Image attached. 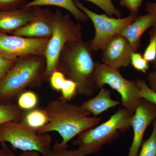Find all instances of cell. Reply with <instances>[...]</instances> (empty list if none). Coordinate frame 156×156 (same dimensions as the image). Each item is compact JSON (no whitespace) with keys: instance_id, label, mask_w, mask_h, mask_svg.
Instances as JSON below:
<instances>
[{"instance_id":"obj_1","label":"cell","mask_w":156,"mask_h":156,"mask_svg":"<svg viewBox=\"0 0 156 156\" xmlns=\"http://www.w3.org/2000/svg\"><path fill=\"white\" fill-rule=\"evenodd\" d=\"M49 118L48 124L37 130L39 134L56 131L62 138L63 145L83 131L98 125L101 119L90 116L91 113L80 105H73L61 98L51 100L44 109Z\"/></svg>"},{"instance_id":"obj_2","label":"cell","mask_w":156,"mask_h":156,"mask_svg":"<svg viewBox=\"0 0 156 156\" xmlns=\"http://www.w3.org/2000/svg\"><path fill=\"white\" fill-rule=\"evenodd\" d=\"M92 52L90 41L68 42L62 50L56 69L76 83L78 93L89 97L96 89L94 76L97 62Z\"/></svg>"},{"instance_id":"obj_3","label":"cell","mask_w":156,"mask_h":156,"mask_svg":"<svg viewBox=\"0 0 156 156\" xmlns=\"http://www.w3.org/2000/svg\"><path fill=\"white\" fill-rule=\"evenodd\" d=\"M44 56L29 55L19 57L0 80V102L18 98L28 87L40 86L45 81Z\"/></svg>"},{"instance_id":"obj_4","label":"cell","mask_w":156,"mask_h":156,"mask_svg":"<svg viewBox=\"0 0 156 156\" xmlns=\"http://www.w3.org/2000/svg\"><path fill=\"white\" fill-rule=\"evenodd\" d=\"M133 115L124 108H120L106 122L78 135L73 144L77 147L82 156L97 153L104 145L110 144L118 138L120 132L131 128Z\"/></svg>"},{"instance_id":"obj_5","label":"cell","mask_w":156,"mask_h":156,"mask_svg":"<svg viewBox=\"0 0 156 156\" xmlns=\"http://www.w3.org/2000/svg\"><path fill=\"white\" fill-rule=\"evenodd\" d=\"M52 27V36L44 53L46 61L45 81H49L52 73L56 69L58 58L65 45L68 42L83 39L82 25L73 21L69 14H63L59 10L53 13Z\"/></svg>"},{"instance_id":"obj_6","label":"cell","mask_w":156,"mask_h":156,"mask_svg":"<svg viewBox=\"0 0 156 156\" xmlns=\"http://www.w3.org/2000/svg\"><path fill=\"white\" fill-rule=\"evenodd\" d=\"M0 141L9 142L23 151H36L45 156L52 148V137L47 133L39 134L23 121L9 122L0 126Z\"/></svg>"},{"instance_id":"obj_7","label":"cell","mask_w":156,"mask_h":156,"mask_svg":"<svg viewBox=\"0 0 156 156\" xmlns=\"http://www.w3.org/2000/svg\"><path fill=\"white\" fill-rule=\"evenodd\" d=\"M94 81L96 89L107 84L117 91L121 96V105L131 113L134 114L143 99L136 82L123 77L119 69L112 68L104 63L97 62Z\"/></svg>"},{"instance_id":"obj_8","label":"cell","mask_w":156,"mask_h":156,"mask_svg":"<svg viewBox=\"0 0 156 156\" xmlns=\"http://www.w3.org/2000/svg\"><path fill=\"white\" fill-rule=\"evenodd\" d=\"M78 9L87 14L91 19L95 28L94 38L91 41L93 51L101 50L106 42L116 34L122 27L131 23L136 19V15L131 14L125 18H115L105 14H97L86 8L78 1L74 2Z\"/></svg>"},{"instance_id":"obj_9","label":"cell","mask_w":156,"mask_h":156,"mask_svg":"<svg viewBox=\"0 0 156 156\" xmlns=\"http://www.w3.org/2000/svg\"><path fill=\"white\" fill-rule=\"evenodd\" d=\"M49 39L9 35L0 32V56L13 60L29 55L44 56Z\"/></svg>"},{"instance_id":"obj_10","label":"cell","mask_w":156,"mask_h":156,"mask_svg":"<svg viewBox=\"0 0 156 156\" xmlns=\"http://www.w3.org/2000/svg\"><path fill=\"white\" fill-rule=\"evenodd\" d=\"M156 118V105L143 99L131 119V126L134 131V137L127 156H137L146 130Z\"/></svg>"},{"instance_id":"obj_11","label":"cell","mask_w":156,"mask_h":156,"mask_svg":"<svg viewBox=\"0 0 156 156\" xmlns=\"http://www.w3.org/2000/svg\"><path fill=\"white\" fill-rule=\"evenodd\" d=\"M101 50L104 64L118 69L129 66L131 55L134 52L128 41L118 34L106 42Z\"/></svg>"},{"instance_id":"obj_12","label":"cell","mask_w":156,"mask_h":156,"mask_svg":"<svg viewBox=\"0 0 156 156\" xmlns=\"http://www.w3.org/2000/svg\"><path fill=\"white\" fill-rule=\"evenodd\" d=\"M30 22L12 33L14 35L30 38H50L53 32V12L50 9L35 6Z\"/></svg>"},{"instance_id":"obj_13","label":"cell","mask_w":156,"mask_h":156,"mask_svg":"<svg viewBox=\"0 0 156 156\" xmlns=\"http://www.w3.org/2000/svg\"><path fill=\"white\" fill-rule=\"evenodd\" d=\"M32 16V8L0 10V32L12 33L28 23Z\"/></svg>"},{"instance_id":"obj_14","label":"cell","mask_w":156,"mask_h":156,"mask_svg":"<svg viewBox=\"0 0 156 156\" xmlns=\"http://www.w3.org/2000/svg\"><path fill=\"white\" fill-rule=\"evenodd\" d=\"M154 23V17L148 14L136 17L133 22L121 29L118 34L124 37L131 45L134 52H136L139 48L143 34L147 29L153 26Z\"/></svg>"},{"instance_id":"obj_15","label":"cell","mask_w":156,"mask_h":156,"mask_svg":"<svg viewBox=\"0 0 156 156\" xmlns=\"http://www.w3.org/2000/svg\"><path fill=\"white\" fill-rule=\"evenodd\" d=\"M120 104L119 101L112 99L109 90L102 87L95 97L84 101L80 106L94 116L97 117L100 114L106 112L109 109L115 107Z\"/></svg>"},{"instance_id":"obj_16","label":"cell","mask_w":156,"mask_h":156,"mask_svg":"<svg viewBox=\"0 0 156 156\" xmlns=\"http://www.w3.org/2000/svg\"><path fill=\"white\" fill-rule=\"evenodd\" d=\"M44 6H56L65 9L72 14L79 22H86L89 19L87 14L78 9L73 0H33L27 2L23 8Z\"/></svg>"},{"instance_id":"obj_17","label":"cell","mask_w":156,"mask_h":156,"mask_svg":"<svg viewBox=\"0 0 156 156\" xmlns=\"http://www.w3.org/2000/svg\"><path fill=\"white\" fill-rule=\"evenodd\" d=\"M25 111L14 104H3L0 102V126L7 122H21Z\"/></svg>"},{"instance_id":"obj_18","label":"cell","mask_w":156,"mask_h":156,"mask_svg":"<svg viewBox=\"0 0 156 156\" xmlns=\"http://www.w3.org/2000/svg\"><path fill=\"white\" fill-rule=\"evenodd\" d=\"M21 121L37 131L48 124L49 118L45 109L36 108L26 112Z\"/></svg>"},{"instance_id":"obj_19","label":"cell","mask_w":156,"mask_h":156,"mask_svg":"<svg viewBox=\"0 0 156 156\" xmlns=\"http://www.w3.org/2000/svg\"><path fill=\"white\" fill-rule=\"evenodd\" d=\"M38 101L36 93L31 91H25L18 96L17 105L21 109L28 111L36 108Z\"/></svg>"},{"instance_id":"obj_20","label":"cell","mask_w":156,"mask_h":156,"mask_svg":"<svg viewBox=\"0 0 156 156\" xmlns=\"http://www.w3.org/2000/svg\"><path fill=\"white\" fill-rule=\"evenodd\" d=\"M153 128L150 136L141 145L137 156H156V118L153 122Z\"/></svg>"},{"instance_id":"obj_21","label":"cell","mask_w":156,"mask_h":156,"mask_svg":"<svg viewBox=\"0 0 156 156\" xmlns=\"http://www.w3.org/2000/svg\"><path fill=\"white\" fill-rule=\"evenodd\" d=\"M45 156H82L77 149H68V145H63L56 142Z\"/></svg>"},{"instance_id":"obj_22","label":"cell","mask_w":156,"mask_h":156,"mask_svg":"<svg viewBox=\"0 0 156 156\" xmlns=\"http://www.w3.org/2000/svg\"><path fill=\"white\" fill-rule=\"evenodd\" d=\"M98 6L110 16H115L120 18L122 15L119 10L113 4L112 0H86Z\"/></svg>"},{"instance_id":"obj_23","label":"cell","mask_w":156,"mask_h":156,"mask_svg":"<svg viewBox=\"0 0 156 156\" xmlns=\"http://www.w3.org/2000/svg\"><path fill=\"white\" fill-rule=\"evenodd\" d=\"M136 83L139 88L141 97L156 105V92L151 89L143 80H137Z\"/></svg>"},{"instance_id":"obj_24","label":"cell","mask_w":156,"mask_h":156,"mask_svg":"<svg viewBox=\"0 0 156 156\" xmlns=\"http://www.w3.org/2000/svg\"><path fill=\"white\" fill-rule=\"evenodd\" d=\"M60 98L66 101H69L75 97L78 93L77 86L74 82L66 78L64 86L61 91Z\"/></svg>"},{"instance_id":"obj_25","label":"cell","mask_w":156,"mask_h":156,"mask_svg":"<svg viewBox=\"0 0 156 156\" xmlns=\"http://www.w3.org/2000/svg\"><path fill=\"white\" fill-rule=\"evenodd\" d=\"M131 64L135 69L144 73H146L150 67L148 62L144 58L143 56L135 52H133L131 55Z\"/></svg>"},{"instance_id":"obj_26","label":"cell","mask_w":156,"mask_h":156,"mask_svg":"<svg viewBox=\"0 0 156 156\" xmlns=\"http://www.w3.org/2000/svg\"><path fill=\"white\" fill-rule=\"evenodd\" d=\"M66 78L64 75L58 70H55L50 76V80L51 87L56 91H61L64 86Z\"/></svg>"},{"instance_id":"obj_27","label":"cell","mask_w":156,"mask_h":156,"mask_svg":"<svg viewBox=\"0 0 156 156\" xmlns=\"http://www.w3.org/2000/svg\"><path fill=\"white\" fill-rule=\"evenodd\" d=\"M143 57L148 62L155 61L156 59V33L152 34L150 42L144 51Z\"/></svg>"},{"instance_id":"obj_28","label":"cell","mask_w":156,"mask_h":156,"mask_svg":"<svg viewBox=\"0 0 156 156\" xmlns=\"http://www.w3.org/2000/svg\"><path fill=\"white\" fill-rule=\"evenodd\" d=\"M27 2V0H0V10L20 9Z\"/></svg>"},{"instance_id":"obj_29","label":"cell","mask_w":156,"mask_h":156,"mask_svg":"<svg viewBox=\"0 0 156 156\" xmlns=\"http://www.w3.org/2000/svg\"><path fill=\"white\" fill-rule=\"evenodd\" d=\"M143 0H121L120 4L126 7L132 14H136Z\"/></svg>"},{"instance_id":"obj_30","label":"cell","mask_w":156,"mask_h":156,"mask_svg":"<svg viewBox=\"0 0 156 156\" xmlns=\"http://www.w3.org/2000/svg\"><path fill=\"white\" fill-rule=\"evenodd\" d=\"M16 60H10L0 56V73L5 75L13 67Z\"/></svg>"},{"instance_id":"obj_31","label":"cell","mask_w":156,"mask_h":156,"mask_svg":"<svg viewBox=\"0 0 156 156\" xmlns=\"http://www.w3.org/2000/svg\"><path fill=\"white\" fill-rule=\"evenodd\" d=\"M147 11L148 12V14L152 15L154 19L153 30L152 33H156V2L154 3H149L147 6Z\"/></svg>"},{"instance_id":"obj_32","label":"cell","mask_w":156,"mask_h":156,"mask_svg":"<svg viewBox=\"0 0 156 156\" xmlns=\"http://www.w3.org/2000/svg\"><path fill=\"white\" fill-rule=\"evenodd\" d=\"M147 80L149 83V87L155 92H156V72L150 73L148 75Z\"/></svg>"},{"instance_id":"obj_33","label":"cell","mask_w":156,"mask_h":156,"mask_svg":"<svg viewBox=\"0 0 156 156\" xmlns=\"http://www.w3.org/2000/svg\"><path fill=\"white\" fill-rule=\"evenodd\" d=\"M41 154L36 151H23L18 156H41Z\"/></svg>"},{"instance_id":"obj_34","label":"cell","mask_w":156,"mask_h":156,"mask_svg":"<svg viewBox=\"0 0 156 156\" xmlns=\"http://www.w3.org/2000/svg\"><path fill=\"white\" fill-rule=\"evenodd\" d=\"M0 156H16L13 154L6 147L2 150H0Z\"/></svg>"},{"instance_id":"obj_35","label":"cell","mask_w":156,"mask_h":156,"mask_svg":"<svg viewBox=\"0 0 156 156\" xmlns=\"http://www.w3.org/2000/svg\"><path fill=\"white\" fill-rule=\"evenodd\" d=\"M4 76H5V75H2V74L0 73V80H1L4 77Z\"/></svg>"},{"instance_id":"obj_36","label":"cell","mask_w":156,"mask_h":156,"mask_svg":"<svg viewBox=\"0 0 156 156\" xmlns=\"http://www.w3.org/2000/svg\"><path fill=\"white\" fill-rule=\"evenodd\" d=\"M154 66L155 68L156 69V60L154 61Z\"/></svg>"},{"instance_id":"obj_37","label":"cell","mask_w":156,"mask_h":156,"mask_svg":"<svg viewBox=\"0 0 156 156\" xmlns=\"http://www.w3.org/2000/svg\"><path fill=\"white\" fill-rule=\"evenodd\" d=\"M0 143H1V141H0Z\"/></svg>"},{"instance_id":"obj_38","label":"cell","mask_w":156,"mask_h":156,"mask_svg":"<svg viewBox=\"0 0 156 156\" xmlns=\"http://www.w3.org/2000/svg\"></svg>"}]
</instances>
